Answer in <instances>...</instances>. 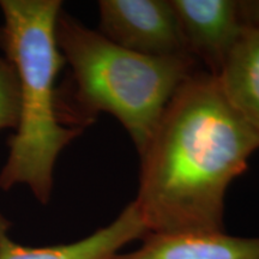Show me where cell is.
I'll use <instances>...</instances> for the list:
<instances>
[{
  "mask_svg": "<svg viewBox=\"0 0 259 259\" xmlns=\"http://www.w3.org/2000/svg\"><path fill=\"white\" fill-rule=\"evenodd\" d=\"M259 138L219 79L197 70L170 99L139 155L132 203L148 233L226 232V193L247 169Z\"/></svg>",
  "mask_w": 259,
  "mask_h": 259,
  "instance_id": "cell-1",
  "label": "cell"
},
{
  "mask_svg": "<svg viewBox=\"0 0 259 259\" xmlns=\"http://www.w3.org/2000/svg\"><path fill=\"white\" fill-rule=\"evenodd\" d=\"M69 74L57 88L61 124L84 131L101 113L118 119L141 155L170 99L198 69L189 54L151 57L109 41L61 10L56 25Z\"/></svg>",
  "mask_w": 259,
  "mask_h": 259,
  "instance_id": "cell-2",
  "label": "cell"
},
{
  "mask_svg": "<svg viewBox=\"0 0 259 259\" xmlns=\"http://www.w3.org/2000/svg\"><path fill=\"white\" fill-rule=\"evenodd\" d=\"M0 47L18 80V120L0 171V189L25 185L38 202H50L61 151L82 130L61 124L56 80L65 60L56 37L59 0H2Z\"/></svg>",
  "mask_w": 259,
  "mask_h": 259,
  "instance_id": "cell-3",
  "label": "cell"
},
{
  "mask_svg": "<svg viewBox=\"0 0 259 259\" xmlns=\"http://www.w3.org/2000/svg\"><path fill=\"white\" fill-rule=\"evenodd\" d=\"M99 12V32L118 46L151 57L189 54L170 0H101Z\"/></svg>",
  "mask_w": 259,
  "mask_h": 259,
  "instance_id": "cell-4",
  "label": "cell"
},
{
  "mask_svg": "<svg viewBox=\"0 0 259 259\" xmlns=\"http://www.w3.org/2000/svg\"><path fill=\"white\" fill-rule=\"evenodd\" d=\"M186 51L218 76L244 31L235 0H170Z\"/></svg>",
  "mask_w": 259,
  "mask_h": 259,
  "instance_id": "cell-5",
  "label": "cell"
},
{
  "mask_svg": "<svg viewBox=\"0 0 259 259\" xmlns=\"http://www.w3.org/2000/svg\"><path fill=\"white\" fill-rule=\"evenodd\" d=\"M9 229V222L0 213V259H108L128 242L148 234L132 202L109 225L71 244L28 247L12 240Z\"/></svg>",
  "mask_w": 259,
  "mask_h": 259,
  "instance_id": "cell-6",
  "label": "cell"
},
{
  "mask_svg": "<svg viewBox=\"0 0 259 259\" xmlns=\"http://www.w3.org/2000/svg\"><path fill=\"white\" fill-rule=\"evenodd\" d=\"M108 259H259V238L226 232L148 233L137 250Z\"/></svg>",
  "mask_w": 259,
  "mask_h": 259,
  "instance_id": "cell-7",
  "label": "cell"
},
{
  "mask_svg": "<svg viewBox=\"0 0 259 259\" xmlns=\"http://www.w3.org/2000/svg\"><path fill=\"white\" fill-rule=\"evenodd\" d=\"M215 77L231 105L259 138V25H246Z\"/></svg>",
  "mask_w": 259,
  "mask_h": 259,
  "instance_id": "cell-8",
  "label": "cell"
},
{
  "mask_svg": "<svg viewBox=\"0 0 259 259\" xmlns=\"http://www.w3.org/2000/svg\"><path fill=\"white\" fill-rule=\"evenodd\" d=\"M18 80L12 64L0 56V131L16 128L18 120Z\"/></svg>",
  "mask_w": 259,
  "mask_h": 259,
  "instance_id": "cell-9",
  "label": "cell"
},
{
  "mask_svg": "<svg viewBox=\"0 0 259 259\" xmlns=\"http://www.w3.org/2000/svg\"><path fill=\"white\" fill-rule=\"evenodd\" d=\"M239 10L245 25H259V0L239 2Z\"/></svg>",
  "mask_w": 259,
  "mask_h": 259,
  "instance_id": "cell-10",
  "label": "cell"
}]
</instances>
